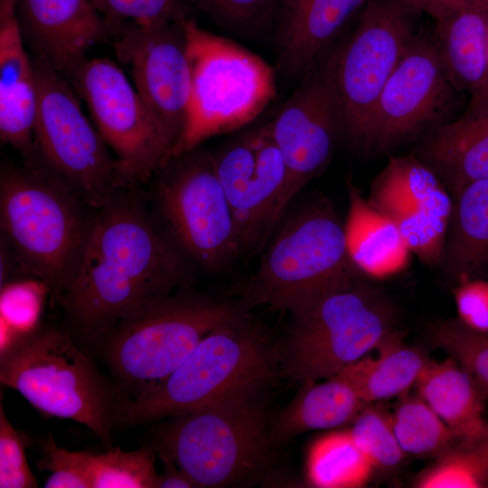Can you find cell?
Returning <instances> with one entry per match:
<instances>
[{"instance_id":"obj_26","label":"cell","mask_w":488,"mask_h":488,"mask_svg":"<svg viewBox=\"0 0 488 488\" xmlns=\"http://www.w3.org/2000/svg\"><path fill=\"white\" fill-rule=\"evenodd\" d=\"M452 197L438 267L460 283L488 268V179L468 183Z\"/></svg>"},{"instance_id":"obj_10","label":"cell","mask_w":488,"mask_h":488,"mask_svg":"<svg viewBox=\"0 0 488 488\" xmlns=\"http://www.w3.org/2000/svg\"><path fill=\"white\" fill-rule=\"evenodd\" d=\"M269 441L258 394H246L174 416L160 435L158 451L167 455L195 487H221L258 469Z\"/></svg>"},{"instance_id":"obj_9","label":"cell","mask_w":488,"mask_h":488,"mask_svg":"<svg viewBox=\"0 0 488 488\" xmlns=\"http://www.w3.org/2000/svg\"><path fill=\"white\" fill-rule=\"evenodd\" d=\"M36 83L33 126L38 166L99 210L123 188L117 162L59 72L33 59Z\"/></svg>"},{"instance_id":"obj_21","label":"cell","mask_w":488,"mask_h":488,"mask_svg":"<svg viewBox=\"0 0 488 488\" xmlns=\"http://www.w3.org/2000/svg\"><path fill=\"white\" fill-rule=\"evenodd\" d=\"M36 99L33 60L21 34L16 0H0V138L28 165L35 162Z\"/></svg>"},{"instance_id":"obj_16","label":"cell","mask_w":488,"mask_h":488,"mask_svg":"<svg viewBox=\"0 0 488 488\" xmlns=\"http://www.w3.org/2000/svg\"><path fill=\"white\" fill-rule=\"evenodd\" d=\"M335 62L336 52L324 60L322 55L301 77L274 120L265 125L287 170L285 209L304 186L325 169L337 142L343 138Z\"/></svg>"},{"instance_id":"obj_1","label":"cell","mask_w":488,"mask_h":488,"mask_svg":"<svg viewBox=\"0 0 488 488\" xmlns=\"http://www.w3.org/2000/svg\"><path fill=\"white\" fill-rule=\"evenodd\" d=\"M133 189L121 188L98 211L79 272L56 298L86 342L102 339L127 312L172 294L188 277L185 256Z\"/></svg>"},{"instance_id":"obj_31","label":"cell","mask_w":488,"mask_h":488,"mask_svg":"<svg viewBox=\"0 0 488 488\" xmlns=\"http://www.w3.org/2000/svg\"><path fill=\"white\" fill-rule=\"evenodd\" d=\"M90 488H156L155 455L149 447L111 448L102 454L77 451Z\"/></svg>"},{"instance_id":"obj_36","label":"cell","mask_w":488,"mask_h":488,"mask_svg":"<svg viewBox=\"0 0 488 488\" xmlns=\"http://www.w3.org/2000/svg\"><path fill=\"white\" fill-rule=\"evenodd\" d=\"M109 23L181 22L189 17L182 0H90Z\"/></svg>"},{"instance_id":"obj_45","label":"cell","mask_w":488,"mask_h":488,"mask_svg":"<svg viewBox=\"0 0 488 488\" xmlns=\"http://www.w3.org/2000/svg\"><path fill=\"white\" fill-rule=\"evenodd\" d=\"M298 0H283L284 12L293 7Z\"/></svg>"},{"instance_id":"obj_15","label":"cell","mask_w":488,"mask_h":488,"mask_svg":"<svg viewBox=\"0 0 488 488\" xmlns=\"http://www.w3.org/2000/svg\"><path fill=\"white\" fill-rule=\"evenodd\" d=\"M110 25L116 57L127 67L136 90L174 152L186 124L192 91L182 21Z\"/></svg>"},{"instance_id":"obj_40","label":"cell","mask_w":488,"mask_h":488,"mask_svg":"<svg viewBox=\"0 0 488 488\" xmlns=\"http://www.w3.org/2000/svg\"><path fill=\"white\" fill-rule=\"evenodd\" d=\"M458 320L469 328L488 333V284L465 280L454 291Z\"/></svg>"},{"instance_id":"obj_2","label":"cell","mask_w":488,"mask_h":488,"mask_svg":"<svg viewBox=\"0 0 488 488\" xmlns=\"http://www.w3.org/2000/svg\"><path fill=\"white\" fill-rule=\"evenodd\" d=\"M98 211L38 166L2 165V239L55 300L79 272Z\"/></svg>"},{"instance_id":"obj_20","label":"cell","mask_w":488,"mask_h":488,"mask_svg":"<svg viewBox=\"0 0 488 488\" xmlns=\"http://www.w3.org/2000/svg\"><path fill=\"white\" fill-rule=\"evenodd\" d=\"M413 154L452 196L468 183L488 179V90L471 95L459 118L427 132Z\"/></svg>"},{"instance_id":"obj_3","label":"cell","mask_w":488,"mask_h":488,"mask_svg":"<svg viewBox=\"0 0 488 488\" xmlns=\"http://www.w3.org/2000/svg\"><path fill=\"white\" fill-rule=\"evenodd\" d=\"M360 275L347 251L343 222L332 202L316 194L281 225L241 296L248 308L264 305L296 317Z\"/></svg>"},{"instance_id":"obj_28","label":"cell","mask_w":488,"mask_h":488,"mask_svg":"<svg viewBox=\"0 0 488 488\" xmlns=\"http://www.w3.org/2000/svg\"><path fill=\"white\" fill-rule=\"evenodd\" d=\"M403 338V333L395 330L379 347L376 359L364 356L342 371L367 405L406 394L431 361Z\"/></svg>"},{"instance_id":"obj_22","label":"cell","mask_w":488,"mask_h":488,"mask_svg":"<svg viewBox=\"0 0 488 488\" xmlns=\"http://www.w3.org/2000/svg\"><path fill=\"white\" fill-rule=\"evenodd\" d=\"M370 0H298L284 12L277 66L286 79L302 77L343 26Z\"/></svg>"},{"instance_id":"obj_7","label":"cell","mask_w":488,"mask_h":488,"mask_svg":"<svg viewBox=\"0 0 488 488\" xmlns=\"http://www.w3.org/2000/svg\"><path fill=\"white\" fill-rule=\"evenodd\" d=\"M182 26L192 91L186 124L172 158L249 124L277 91L276 71L260 56L190 17Z\"/></svg>"},{"instance_id":"obj_14","label":"cell","mask_w":488,"mask_h":488,"mask_svg":"<svg viewBox=\"0 0 488 488\" xmlns=\"http://www.w3.org/2000/svg\"><path fill=\"white\" fill-rule=\"evenodd\" d=\"M455 91L435 41L418 33L379 97L363 155L388 154L445 122Z\"/></svg>"},{"instance_id":"obj_34","label":"cell","mask_w":488,"mask_h":488,"mask_svg":"<svg viewBox=\"0 0 488 488\" xmlns=\"http://www.w3.org/2000/svg\"><path fill=\"white\" fill-rule=\"evenodd\" d=\"M349 431L375 468L395 467L405 455L395 436L390 416L375 407L366 405Z\"/></svg>"},{"instance_id":"obj_42","label":"cell","mask_w":488,"mask_h":488,"mask_svg":"<svg viewBox=\"0 0 488 488\" xmlns=\"http://www.w3.org/2000/svg\"><path fill=\"white\" fill-rule=\"evenodd\" d=\"M158 452L164 465V472L158 475L156 488L195 487L192 481L180 468H176L175 463L167 455Z\"/></svg>"},{"instance_id":"obj_41","label":"cell","mask_w":488,"mask_h":488,"mask_svg":"<svg viewBox=\"0 0 488 488\" xmlns=\"http://www.w3.org/2000/svg\"><path fill=\"white\" fill-rule=\"evenodd\" d=\"M436 21L470 8L488 9V0H405Z\"/></svg>"},{"instance_id":"obj_44","label":"cell","mask_w":488,"mask_h":488,"mask_svg":"<svg viewBox=\"0 0 488 488\" xmlns=\"http://www.w3.org/2000/svg\"><path fill=\"white\" fill-rule=\"evenodd\" d=\"M487 90H488V14H487V75H486L484 86L481 91H487Z\"/></svg>"},{"instance_id":"obj_30","label":"cell","mask_w":488,"mask_h":488,"mask_svg":"<svg viewBox=\"0 0 488 488\" xmlns=\"http://www.w3.org/2000/svg\"><path fill=\"white\" fill-rule=\"evenodd\" d=\"M389 416L405 455L437 457L458 444L450 428L418 394L401 399Z\"/></svg>"},{"instance_id":"obj_13","label":"cell","mask_w":488,"mask_h":488,"mask_svg":"<svg viewBox=\"0 0 488 488\" xmlns=\"http://www.w3.org/2000/svg\"><path fill=\"white\" fill-rule=\"evenodd\" d=\"M63 77L112 149L123 188L145 183L172 159L170 142L116 62L87 57Z\"/></svg>"},{"instance_id":"obj_6","label":"cell","mask_w":488,"mask_h":488,"mask_svg":"<svg viewBox=\"0 0 488 488\" xmlns=\"http://www.w3.org/2000/svg\"><path fill=\"white\" fill-rule=\"evenodd\" d=\"M0 381L40 413L80 423L109 440L118 402L66 331L41 326L10 341L1 351Z\"/></svg>"},{"instance_id":"obj_11","label":"cell","mask_w":488,"mask_h":488,"mask_svg":"<svg viewBox=\"0 0 488 488\" xmlns=\"http://www.w3.org/2000/svg\"><path fill=\"white\" fill-rule=\"evenodd\" d=\"M420 13L405 0H370L350 39L336 52L334 80L343 138L360 155L379 97L418 34Z\"/></svg>"},{"instance_id":"obj_12","label":"cell","mask_w":488,"mask_h":488,"mask_svg":"<svg viewBox=\"0 0 488 488\" xmlns=\"http://www.w3.org/2000/svg\"><path fill=\"white\" fill-rule=\"evenodd\" d=\"M162 171L157 200L170 238L182 253L210 271L242 255L213 153L196 147L172 158Z\"/></svg>"},{"instance_id":"obj_32","label":"cell","mask_w":488,"mask_h":488,"mask_svg":"<svg viewBox=\"0 0 488 488\" xmlns=\"http://www.w3.org/2000/svg\"><path fill=\"white\" fill-rule=\"evenodd\" d=\"M429 341L454 358L473 378L488 399V333L469 328L456 319L434 323Z\"/></svg>"},{"instance_id":"obj_24","label":"cell","mask_w":488,"mask_h":488,"mask_svg":"<svg viewBox=\"0 0 488 488\" xmlns=\"http://www.w3.org/2000/svg\"><path fill=\"white\" fill-rule=\"evenodd\" d=\"M416 385L459 444L470 445L481 436L488 423L483 417L487 398L454 358L431 361Z\"/></svg>"},{"instance_id":"obj_19","label":"cell","mask_w":488,"mask_h":488,"mask_svg":"<svg viewBox=\"0 0 488 488\" xmlns=\"http://www.w3.org/2000/svg\"><path fill=\"white\" fill-rule=\"evenodd\" d=\"M16 14L31 57L62 76L112 33L90 0H16Z\"/></svg>"},{"instance_id":"obj_29","label":"cell","mask_w":488,"mask_h":488,"mask_svg":"<svg viewBox=\"0 0 488 488\" xmlns=\"http://www.w3.org/2000/svg\"><path fill=\"white\" fill-rule=\"evenodd\" d=\"M374 468L349 429L332 431L311 445L306 478L311 485L319 488H358L369 482Z\"/></svg>"},{"instance_id":"obj_27","label":"cell","mask_w":488,"mask_h":488,"mask_svg":"<svg viewBox=\"0 0 488 488\" xmlns=\"http://www.w3.org/2000/svg\"><path fill=\"white\" fill-rule=\"evenodd\" d=\"M488 9L470 8L437 20L436 45L456 91H481L487 75Z\"/></svg>"},{"instance_id":"obj_5","label":"cell","mask_w":488,"mask_h":488,"mask_svg":"<svg viewBox=\"0 0 488 488\" xmlns=\"http://www.w3.org/2000/svg\"><path fill=\"white\" fill-rule=\"evenodd\" d=\"M278 362L277 349L249 316L226 324L209 333L155 389L120 401L115 422L135 426L230 397L258 394L272 383Z\"/></svg>"},{"instance_id":"obj_33","label":"cell","mask_w":488,"mask_h":488,"mask_svg":"<svg viewBox=\"0 0 488 488\" xmlns=\"http://www.w3.org/2000/svg\"><path fill=\"white\" fill-rule=\"evenodd\" d=\"M419 488L488 487V465L471 446L456 444L419 474Z\"/></svg>"},{"instance_id":"obj_17","label":"cell","mask_w":488,"mask_h":488,"mask_svg":"<svg viewBox=\"0 0 488 488\" xmlns=\"http://www.w3.org/2000/svg\"><path fill=\"white\" fill-rule=\"evenodd\" d=\"M213 155L242 255L259 252L286 211L287 170L283 155L266 126L237 137Z\"/></svg>"},{"instance_id":"obj_23","label":"cell","mask_w":488,"mask_h":488,"mask_svg":"<svg viewBox=\"0 0 488 488\" xmlns=\"http://www.w3.org/2000/svg\"><path fill=\"white\" fill-rule=\"evenodd\" d=\"M343 230L354 267L361 275L380 280L406 270L414 256L394 222L373 207L351 182Z\"/></svg>"},{"instance_id":"obj_25","label":"cell","mask_w":488,"mask_h":488,"mask_svg":"<svg viewBox=\"0 0 488 488\" xmlns=\"http://www.w3.org/2000/svg\"><path fill=\"white\" fill-rule=\"evenodd\" d=\"M366 405L343 371L321 383L305 382L275 418L269 436L272 441H285L305 431L342 427Z\"/></svg>"},{"instance_id":"obj_43","label":"cell","mask_w":488,"mask_h":488,"mask_svg":"<svg viewBox=\"0 0 488 488\" xmlns=\"http://www.w3.org/2000/svg\"><path fill=\"white\" fill-rule=\"evenodd\" d=\"M467 446L473 447L488 465V423L481 436Z\"/></svg>"},{"instance_id":"obj_8","label":"cell","mask_w":488,"mask_h":488,"mask_svg":"<svg viewBox=\"0 0 488 488\" xmlns=\"http://www.w3.org/2000/svg\"><path fill=\"white\" fill-rule=\"evenodd\" d=\"M394 322L388 299L360 280L332 292L294 317L277 349L281 373L302 383L333 377L379 349L395 331Z\"/></svg>"},{"instance_id":"obj_4","label":"cell","mask_w":488,"mask_h":488,"mask_svg":"<svg viewBox=\"0 0 488 488\" xmlns=\"http://www.w3.org/2000/svg\"><path fill=\"white\" fill-rule=\"evenodd\" d=\"M248 307L181 291L127 312L106 338L105 357L117 383L139 398L164 382L212 330L245 317ZM123 401V400H121Z\"/></svg>"},{"instance_id":"obj_39","label":"cell","mask_w":488,"mask_h":488,"mask_svg":"<svg viewBox=\"0 0 488 488\" xmlns=\"http://www.w3.org/2000/svg\"><path fill=\"white\" fill-rule=\"evenodd\" d=\"M41 287V286H40ZM34 283L9 284L2 286L1 314L5 321L14 327L25 329L37 318L42 290Z\"/></svg>"},{"instance_id":"obj_37","label":"cell","mask_w":488,"mask_h":488,"mask_svg":"<svg viewBox=\"0 0 488 488\" xmlns=\"http://www.w3.org/2000/svg\"><path fill=\"white\" fill-rule=\"evenodd\" d=\"M26 439L7 418L0 404V487H37L25 455Z\"/></svg>"},{"instance_id":"obj_35","label":"cell","mask_w":488,"mask_h":488,"mask_svg":"<svg viewBox=\"0 0 488 488\" xmlns=\"http://www.w3.org/2000/svg\"><path fill=\"white\" fill-rule=\"evenodd\" d=\"M208 14L220 26L241 34L267 27L274 15L277 0H189Z\"/></svg>"},{"instance_id":"obj_38","label":"cell","mask_w":488,"mask_h":488,"mask_svg":"<svg viewBox=\"0 0 488 488\" xmlns=\"http://www.w3.org/2000/svg\"><path fill=\"white\" fill-rule=\"evenodd\" d=\"M44 456L36 463L40 470H48L45 488H90L77 452L59 446L52 435L43 443Z\"/></svg>"},{"instance_id":"obj_18","label":"cell","mask_w":488,"mask_h":488,"mask_svg":"<svg viewBox=\"0 0 488 488\" xmlns=\"http://www.w3.org/2000/svg\"><path fill=\"white\" fill-rule=\"evenodd\" d=\"M367 200L394 222L414 257L427 267H439L453 197L429 167L413 153L390 157Z\"/></svg>"}]
</instances>
